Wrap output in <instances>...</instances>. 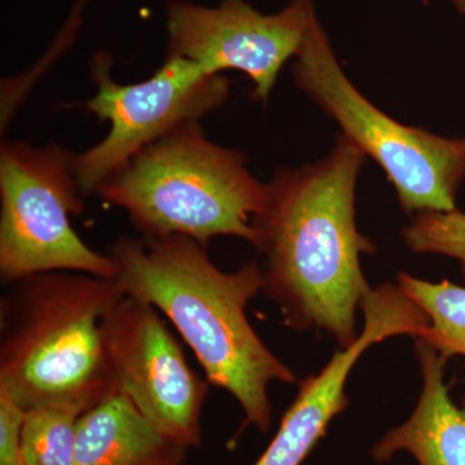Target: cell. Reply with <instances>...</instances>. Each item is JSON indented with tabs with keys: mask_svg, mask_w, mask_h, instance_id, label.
I'll return each mask as SVG.
<instances>
[{
	"mask_svg": "<svg viewBox=\"0 0 465 465\" xmlns=\"http://www.w3.org/2000/svg\"><path fill=\"white\" fill-rule=\"evenodd\" d=\"M366 155L342 134L314 163L281 167L253 219L264 255L262 292L295 331H323L341 349L357 341L356 311L369 295L361 265L376 247L356 223V189Z\"/></svg>",
	"mask_w": 465,
	"mask_h": 465,
	"instance_id": "6da1fadb",
	"label": "cell"
},
{
	"mask_svg": "<svg viewBox=\"0 0 465 465\" xmlns=\"http://www.w3.org/2000/svg\"><path fill=\"white\" fill-rule=\"evenodd\" d=\"M115 280L125 296L157 308L198 358L208 382L231 393L243 410V427L271 430L269 385L298 378L259 338L246 316L262 291L258 260L223 272L206 247L183 235L121 237L109 247Z\"/></svg>",
	"mask_w": 465,
	"mask_h": 465,
	"instance_id": "7a4b0ae2",
	"label": "cell"
},
{
	"mask_svg": "<svg viewBox=\"0 0 465 465\" xmlns=\"http://www.w3.org/2000/svg\"><path fill=\"white\" fill-rule=\"evenodd\" d=\"M0 302V391L24 412L52 402L85 410L116 393L103 321L124 296L115 278L48 272L8 284Z\"/></svg>",
	"mask_w": 465,
	"mask_h": 465,
	"instance_id": "3957f363",
	"label": "cell"
},
{
	"mask_svg": "<svg viewBox=\"0 0 465 465\" xmlns=\"http://www.w3.org/2000/svg\"><path fill=\"white\" fill-rule=\"evenodd\" d=\"M143 237L183 235L202 246L229 235L258 246L253 219L268 203L237 150L210 142L198 121L177 125L131 158L96 191Z\"/></svg>",
	"mask_w": 465,
	"mask_h": 465,
	"instance_id": "277c9868",
	"label": "cell"
},
{
	"mask_svg": "<svg viewBox=\"0 0 465 465\" xmlns=\"http://www.w3.org/2000/svg\"><path fill=\"white\" fill-rule=\"evenodd\" d=\"M295 84L332 118L342 136L387 174L409 216L458 210L465 180V136H440L376 108L345 75L318 15L292 65Z\"/></svg>",
	"mask_w": 465,
	"mask_h": 465,
	"instance_id": "5b68a950",
	"label": "cell"
},
{
	"mask_svg": "<svg viewBox=\"0 0 465 465\" xmlns=\"http://www.w3.org/2000/svg\"><path fill=\"white\" fill-rule=\"evenodd\" d=\"M74 154L56 143L0 146V275L5 284L48 272L114 278L108 253L79 238L70 216L84 210Z\"/></svg>",
	"mask_w": 465,
	"mask_h": 465,
	"instance_id": "8992f818",
	"label": "cell"
},
{
	"mask_svg": "<svg viewBox=\"0 0 465 465\" xmlns=\"http://www.w3.org/2000/svg\"><path fill=\"white\" fill-rule=\"evenodd\" d=\"M113 57L97 52L91 60V81L96 94L76 104L108 121L105 139L74 154V173L84 194L96 193L101 183L124 167L143 148L185 122L200 121L228 99V79L210 75L186 58L166 56L146 81L116 84L112 76Z\"/></svg>",
	"mask_w": 465,
	"mask_h": 465,
	"instance_id": "52a82bcc",
	"label": "cell"
},
{
	"mask_svg": "<svg viewBox=\"0 0 465 465\" xmlns=\"http://www.w3.org/2000/svg\"><path fill=\"white\" fill-rule=\"evenodd\" d=\"M316 15L314 0H290L271 15L247 0H222L216 5L170 0L164 7L167 56L191 60L210 75L244 73L252 82V100L266 104Z\"/></svg>",
	"mask_w": 465,
	"mask_h": 465,
	"instance_id": "ba28073f",
	"label": "cell"
},
{
	"mask_svg": "<svg viewBox=\"0 0 465 465\" xmlns=\"http://www.w3.org/2000/svg\"><path fill=\"white\" fill-rule=\"evenodd\" d=\"M115 391L168 439L200 448L208 385L191 369L157 308L124 296L103 321Z\"/></svg>",
	"mask_w": 465,
	"mask_h": 465,
	"instance_id": "9c48e42d",
	"label": "cell"
},
{
	"mask_svg": "<svg viewBox=\"0 0 465 465\" xmlns=\"http://www.w3.org/2000/svg\"><path fill=\"white\" fill-rule=\"evenodd\" d=\"M361 309L362 332L351 347L339 349L316 375L299 382L298 396L284 412L278 432L253 465H302L318 440L326 436L335 416L349 406L345 385L351 369L371 345L391 336L423 338L430 318L399 284L370 291Z\"/></svg>",
	"mask_w": 465,
	"mask_h": 465,
	"instance_id": "30bf717a",
	"label": "cell"
},
{
	"mask_svg": "<svg viewBox=\"0 0 465 465\" xmlns=\"http://www.w3.org/2000/svg\"><path fill=\"white\" fill-rule=\"evenodd\" d=\"M423 388L409 420L385 433L371 450L378 463L406 451L419 465H465V400L457 405L445 384L449 358L415 341Z\"/></svg>",
	"mask_w": 465,
	"mask_h": 465,
	"instance_id": "8fae6325",
	"label": "cell"
},
{
	"mask_svg": "<svg viewBox=\"0 0 465 465\" xmlns=\"http://www.w3.org/2000/svg\"><path fill=\"white\" fill-rule=\"evenodd\" d=\"M188 450L116 391L79 418L73 465H183Z\"/></svg>",
	"mask_w": 465,
	"mask_h": 465,
	"instance_id": "7c38bea8",
	"label": "cell"
},
{
	"mask_svg": "<svg viewBox=\"0 0 465 465\" xmlns=\"http://www.w3.org/2000/svg\"><path fill=\"white\" fill-rule=\"evenodd\" d=\"M397 284L430 318L427 332L418 341L446 358L465 357V287L446 280L427 282L403 272Z\"/></svg>",
	"mask_w": 465,
	"mask_h": 465,
	"instance_id": "4fadbf2b",
	"label": "cell"
},
{
	"mask_svg": "<svg viewBox=\"0 0 465 465\" xmlns=\"http://www.w3.org/2000/svg\"><path fill=\"white\" fill-rule=\"evenodd\" d=\"M84 406L52 402L24 412L21 451L25 465L74 464L76 428Z\"/></svg>",
	"mask_w": 465,
	"mask_h": 465,
	"instance_id": "5bb4252c",
	"label": "cell"
},
{
	"mask_svg": "<svg viewBox=\"0 0 465 465\" xmlns=\"http://www.w3.org/2000/svg\"><path fill=\"white\" fill-rule=\"evenodd\" d=\"M403 241L412 252L437 253L460 262L465 275V213L428 211L412 217L402 231Z\"/></svg>",
	"mask_w": 465,
	"mask_h": 465,
	"instance_id": "9a60e30c",
	"label": "cell"
},
{
	"mask_svg": "<svg viewBox=\"0 0 465 465\" xmlns=\"http://www.w3.org/2000/svg\"><path fill=\"white\" fill-rule=\"evenodd\" d=\"M24 411L0 391V465H25L21 451Z\"/></svg>",
	"mask_w": 465,
	"mask_h": 465,
	"instance_id": "2e32d148",
	"label": "cell"
},
{
	"mask_svg": "<svg viewBox=\"0 0 465 465\" xmlns=\"http://www.w3.org/2000/svg\"><path fill=\"white\" fill-rule=\"evenodd\" d=\"M449 3L458 14L464 15L465 16V0H449Z\"/></svg>",
	"mask_w": 465,
	"mask_h": 465,
	"instance_id": "e0dca14e",
	"label": "cell"
}]
</instances>
